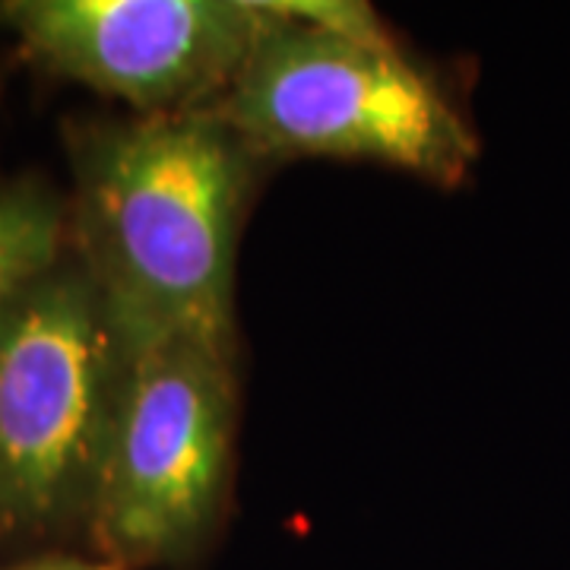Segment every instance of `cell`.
<instances>
[{"label": "cell", "mask_w": 570, "mask_h": 570, "mask_svg": "<svg viewBox=\"0 0 570 570\" xmlns=\"http://www.w3.org/2000/svg\"><path fill=\"white\" fill-rule=\"evenodd\" d=\"M63 149L70 247L121 346L235 355L238 238L264 156L209 108L67 121Z\"/></svg>", "instance_id": "obj_1"}, {"label": "cell", "mask_w": 570, "mask_h": 570, "mask_svg": "<svg viewBox=\"0 0 570 570\" xmlns=\"http://www.w3.org/2000/svg\"><path fill=\"white\" fill-rule=\"evenodd\" d=\"M261 39L209 111L266 163L362 159L438 187L466 181L479 137L365 3H266Z\"/></svg>", "instance_id": "obj_2"}, {"label": "cell", "mask_w": 570, "mask_h": 570, "mask_svg": "<svg viewBox=\"0 0 570 570\" xmlns=\"http://www.w3.org/2000/svg\"><path fill=\"white\" fill-rule=\"evenodd\" d=\"M121 374V340L70 247L0 317V564L86 549Z\"/></svg>", "instance_id": "obj_3"}, {"label": "cell", "mask_w": 570, "mask_h": 570, "mask_svg": "<svg viewBox=\"0 0 570 570\" xmlns=\"http://www.w3.org/2000/svg\"><path fill=\"white\" fill-rule=\"evenodd\" d=\"M235 425V355L190 340L124 346L86 551L121 570L194 564L223 523Z\"/></svg>", "instance_id": "obj_4"}, {"label": "cell", "mask_w": 570, "mask_h": 570, "mask_svg": "<svg viewBox=\"0 0 570 570\" xmlns=\"http://www.w3.org/2000/svg\"><path fill=\"white\" fill-rule=\"evenodd\" d=\"M266 3L247 0H3L0 32L58 80L137 115L219 102L261 39Z\"/></svg>", "instance_id": "obj_5"}, {"label": "cell", "mask_w": 570, "mask_h": 570, "mask_svg": "<svg viewBox=\"0 0 570 570\" xmlns=\"http://www.w3.org/2000/svg\"><path fill=\"white\" fill-rule=\"evenodd\" d=\"M70 254L67 197L39 175L0 178V317Z\"/></svg>", "instance_id": "obj_6"}, {"label": "cell", "mask_w": 570, "mask_h": 570, "mask_svg": "<svg viewBox=\"0 0 570 570\" xmlns=\"http://www.w3.org/2000/svg\"><path fill=\"white\" fill-rule=\"evenodd\" d=\"M0 570H121L108 558L86 549H51L3 561Z\"/></svg>", "instance_id": "obj_7"}]
</instances>
